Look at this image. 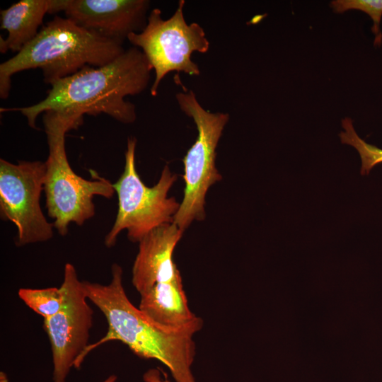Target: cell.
<instances>
[{"instance_id": "6da1fadb", "label": "cell", "mask_w": 382, "mask_h": 382, "mask_svg": "<svg viewBox=\"0 0 382 382\" xmlns=\"http://www.w3.org/2000/svg\"><path fill=\"white\" fill-rule=\"evenodd\" d=\"M152 70L142 51L133 47L103 66H86L54 82L47 97L37 104L1 108V112L19 111L33 129L38 115L51 110L83 117L105 113L120 122L131 124L137 118L136 108L125 98L146 90Z\"/></svg>"}, {"instance_id": "7a4b0ae2", "label": "cell", "mask_w": 382, "mask_h": 382, "mask_svg": "<svg viewBox=\"0 0 382 382\" xmlns=\"http://www.w3.org/2000/svg\"><path fill=\"white\" fill-rule=\"evenodd\" d=\"M111 274L108 284L82 281L88 299L105 317L108 331L99 341L87 347L74 367L80 369L85 357L95 348L117 340L137 357L163 364L175 382H196L192 371L195 357L192 337L199 330H173L154 323L129 301L123 286L122 267L114 263Z\"/></svg>"}, {"instance_id": "3957f363", "label": "cell", "mask_w": 382, "mask_h": 382, "mask_svg": "<svg viewBox=\"0 0 382 382\" xmlns=\"http://www.w3.org/2000/svg\"><path fill=\"white\" fill-rule=\"evenodd\" d=\"M122 45L88 30L67 18L55 16L15 56L0 64V96L9 95L11 76L30 69H42L52 84L86 66H100L125 52Z\"/></svg>"}, {"instance_id": "277c9868", "label": "cell", "mask_w": 382, "mask_h": 382, "mask_svg": "<svg viewBox=\"0 0 382 382\" xmlns=\"http://www.w3.org/2000/svg\"><path fill=\"white\" fill-rule=\"evenodd\" d=\"M83 116L69 112H44L43 123L49 154L45 161L44 191L49 216L58 233L64 236L71 222L82 226L96 213L93 197L107 199L115 193L108 179L92 173L93 180L78 175L69 165L65 149L66 133L82 124Z\"/></svg>"}, {"instance_id": "5b68a950", "label": "cell", "mask_w": 382, "mask_h": 382, "mask_svg": "<svg viewBox=\"0 0 382 382\" xmlns=\"http://www.w3.org/2000/svg\"><path fill=\"white\" fill-rule=\"evenodd\" d=\"M135 137L127 139L124 171L113 184L118 198L115 221L106 235L104 243L113 247L120 233L127 231L128 238L134 243L153 229L174 222L180 203L174 197H168L171 187L177 180L168 165H166L158 181L153 187L146 186L136 170Z\"/></svg>"}, {"instance_id": "8992f818", "label": "cell", "mask_w": 382, "mask_h": 382, "mask_svg": "<svg viewBox=\"0 0 382 382\" xmlns=\"http://www.w3.org/2000/svg\"><path fill=\"white\" fill-rule=\"evenodd\" d=\"M175 98L181 111L193 120L197 130V137L183 159L184 195L174 217V223L185 231L193 221L205 218L207 192L222 178L215 165L216 149L230 116L205 110L192 90L177 93Z\"/></svg>"}, {"instance_id": "52a82bcc", "label": "cell", "mask_w": 382, "mask_h": 382, "mask_svg": "<svg viewBox=\"0 0 382 382\" xmlns=\"http://www.w3.org/2000/svg\"><path fill=\"white\" fill-rule=\"evenodd\" d=\"M185 4L180 0L175 13L168 19L162 18L160 9H152L145 28L127 37L131 44L141 49L155 71L151 87L153 96L157 95L161 81L171 71L199 76L200 71L192 60V54L209 50V42L203 28L197 23H187L183 15Z\"/></svg>"}, {"instance_id": "ba28073f", "label": "cell", "mask_w": 382, "mask_h": 382, "mask_svg": "<svg viewBox=\"0 0 382 382\" xmlns=\"http://www.w3.org/2000/svg\"><path fill=\"white\" fill-rule=\"evenodd\" d=\"M45 171V162L21 161L13 164L0 160V215L17 227V246L53 237L54 226L47 221L40 204Z\"/></svg>"}, {"instance_id": "9c48e42d", "label": "cell", "mask_w": 382, "mask_h": 382, "mask_svg": "<svg viewBox=\"0 0 382 382\" xmlns=\"http://www.w3.org/2000/svg\"><path fill=\"white\" fill-rule=\"evenodd\" d=\"M61 287L64 293L62 308L43 319V328L51 345L53 382H66L71 369L89 345L93 319L82 281L71 263L64 266Z\"/></svg>"}, {"instance_id": "30bf717a", "label": "cell", "mask_w": 382, "mask_h": 382, "mask_svg": "<svg viewBox=\"0 0 382 382\" xmlns=\"http://www.w3.org/2000/svg\"><path fill=\"white\" fill-rule=\"evenodd\" d=\"M147 0H65L67 18L104 37L123 44L146 25Z\"/></svg>"}, {"instance_id": "8fae6325", "label": "cell", "mask_w": 382, "mask_h": 382, "mask_svg": "<svg viewBox=\"0 0 382 382\" xmlns=\"http://www.w3.org/2000/svg\"><path fill=\"white\" fill-rule=\"evenodd\" d=\"M183 232L173 222L153 229L140 240L132 270V283L140 295L157 283L181 277L173 255Z\"/></svg>"}, {"instance_id": "7c38bea8", "label": "cell", "mask_w": 382, "mask_h": 382, "mask_svg": "<svg viewBox=\"0 0 382 382\" xmlns=\"http://www.w3.org/2000/svg\"><path fill=\"white\" fill-rule=\"evenodd\" d=\"M140 296L139 309L154 323L173 330L202 328V319L189 308L181 277L157 283Z\"/></svg>"}, {"instance_id": "4fadbf2b", "label": "cell", "mask_w": 382, "mask_h": 382, "mask_svg": "<svg viewBox=\"0 0 382 382\" xmlns=\"http://www.w3.org/2000/svg\"><path fill=\"white\" fill-rule=\"evenodd\" d=\"M65 0H21L1 11V29L8 35L0 37V52H20L39 33L46 13L64 10Z\"/></svg>"}, {"instance_id": "5bb4252c", "label": "cell", "mask_w": 382, "mask_h": 382, "mask_svg": "<svg viewBox=\"0 0 382 382\" xmlns=\"http://www.w3.org/2000/svg\"><path fill=\"white\" fill-rule=\"evenodd\" d=\"M19 298L43 319L60 311L64 301V293L60 287L42 289L21 288L18 292Z\"/></svg>"}, {"instance_id": "9a60e30c", "label": "cell", "mask_w": 382, "mask_h": 382, "mask_svg": "<svg viewBox=\"0 0 382 382\" xmlns=\"http://www.w3.org/2000/svg\"><path fill=\"white\" fill-rule=\"evenodd\" d=\"M342 125L344 128L340 134L342 143L356 149L361 161V174L368 175L376 165L382 163V149L361 139L355 132L351 119L345 118Z\"/></svg>"}, {"instance_id": "2e32d148", "label": "cell", "mask_w": 382, "mask_h": 382, "mask_svg": "<svg viewBox=\"0 0 382 382\" xmlns=\"http://www.w3.org/2000/svg\"><path fill=\"white\" fill-rule=\"evenodd\" d=\"M330 6L337 13L352 9L366 13L374 22L372 32L375 34L374 45L381 44L380 22L382 16V0H336L331 1Z\"/></svg>"}, {"instance_id": "e0dca14e", "label": "cell", "mask_w": 382, "mask_h": 382, "mask_svg": "<svg viewBox=\"0 0 382 382\" xmlns=\"http://www.w3.org/2000/svg\"><path fill=\"white\" fill-rule=\"evenodd\" d=\"M143 380L144 382H170L167 378L166 373L158 368L147 370L143 374Z\"/></svg>"}, {"instance_id": "ac0fdd59", "label": "cell", "mask_w": 382, "mask_h": 382, "mask_svg": "<svg viewBox=\"0 0 382 382\" xmlns=\"http://www.w3.org/2000/svg\"><path fill=\"white\" fill-rule=\"evenodd\" d=\"M117 379V376L115 375V374H112V375L109 376L107 378H105L102 382H116Z\"/></svg>"}, {"instance_id": "d6986e66", "label": "cell", "mask_w": 382, "mask_h": 382, "mask_svg": "<svg viewBox=\"0 0 382 382\" xmlns=\"http://www.w3.org/2000/svg\"><path fill=\"white\" fill-rule=\"evenodd\" d=\"M3 375H4V378H2L1 377V382H4L5 381L8 382V379H7L6 375L4 373H3Z\"/></svg>"}]
</instances>
